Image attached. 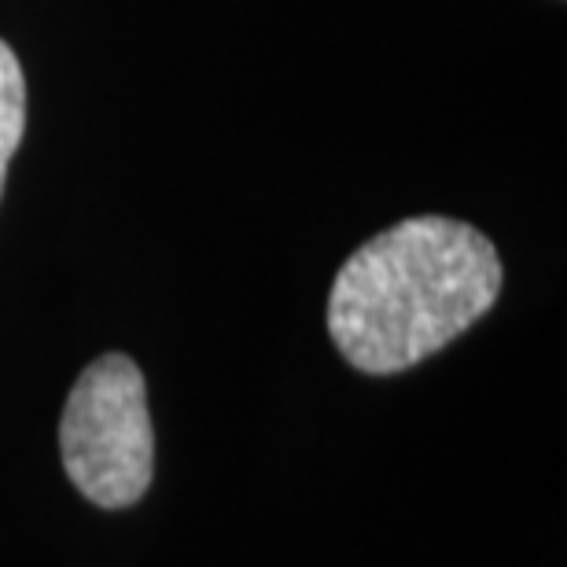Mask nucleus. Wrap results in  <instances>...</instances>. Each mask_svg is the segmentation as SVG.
Segmentation results:
<instances>
[{"instance_id":"nucleus-1","label":"nucleus","mask_w":567,"mask_h":567,"mask_svg":"<svg viewBox=\"0 0 567 567\" xmlns=\"http://www.w3.org/2000/svg\"><path fill=\"white\" fill-rule=\"evenodd\" d=\"M502 295V258L442 214L377 233L336 274L328 336L358 372L391 377L464 336Z\"/></svg>"},{"instance_id":"nucleus-2","label":"nucleus","mask_w":567,"mask_h":567,"mask_svg":"<svg viewBox=\"0 0 567 567\" xmlns=\"http://www.w3.org/2000/svg\"><path fill=\"white\" fill-rule=\"evenodd\" d=\"M60 457L71 483L100 508H130L147 494L155 431L137 361L111 350L74 380L60 416Z\"/></svg>"},{"instance_id":"nucleus-3","label":"nucleus","mask_w":567,"mask_h":567,"mask_svg":"<svg viewBox=\"0 0 567 567\" xmlns=\"http://www.w3.org/2000/svg\"><path fill=\"white\" fill-rule=\"evenodd\" d=\"M22 133H27V78L19 55L0 38V196H4L8 166L16 158Z\"/></svg>"}]
</instances>
